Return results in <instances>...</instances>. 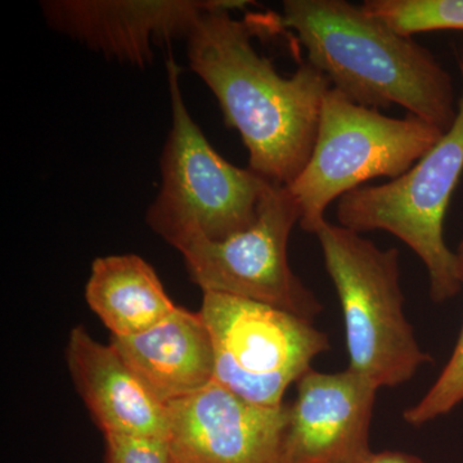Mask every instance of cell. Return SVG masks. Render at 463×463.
Here are the masks:
<instances>
[{"label": "cell", "instance_id": "cell-1", "mask_svg": "<svg viewBox=\"0 0 463 463\" xmlns=\"http://www.w3.org/2000/svg\"><path fill=\"white\" fill-rule=\"evenodd\" d=\"M206 12L187 38L190 69L214 94L228 128L249 152V167L274 184H291L306 167L318 132L327 76L304 62L285 78L252 45L258 23Z\"/></svg>", "mask_w": 463, "mask_h": 463}, {"label": "cell", "instance_id": "cell-2", "mask_svg": "<svg viewBox=\"0 0 463 463\" xmlns=\"http://www.w3.org/2000/svg\"><path fill=\"white\" fill-rule=\"evenodd\" d=\"M279 27L297 33L307 62L356 105H397L448 132L455 123L452 76L428 48L345 0H285Z\"/></svg>", "mask_w": 463, "mask_h": 463}, {"label": "cell", "instance_id": "cell-3", "mask_svg": "<svg viewBox=\"0 0 463 463\" xmlns=\"http://www.w3.org/2000/svg\"><path fill=\"white\" fill-rule=\"evenodd\" d=\"M317 239L341 309L349 365L377 388H395L431 362L405 318L397 249L327 222Z\"/></svg>", "mask_w": 463, "mask_h": 463}, {"label": "cell", "instance_id": "cell-4", "mask_svg": "<svg viewBox=\"0 0 463 463\" xmlns=\"http://www.w3.org/2000/svg\"><path fill=\"white\" fill-rule=\"evenodd\" d=\"M166 72L172 128L160 157V190L146 222L167 243L185 234L223 241L257 222L274 183L215 151L188 112L173 58Z\"/></svg>", "mask_w": 463, "mask_h": 463}, {"label": "cell", "instance_id": "cell-5", "mask_svg": "<svg viewBox=\"0 0 463 463\" xmlns=\"http://www.w3.org/2000/svg\"><path fill=\"white\" fill-rule=\"evenodd\" d=\"M444 132L408 114L390 118L347 99L331 88L323 100L315 148L303 172L288 185L300 209V227L317 234L334 201L376 178L403 175Z\"/></svg>", "mask_w": 463, "mask_h": 463}, {"label": "cell", "instance_id": "cell-6", "mask_svg": "<svg viewBox=\"0 0 463 463\" xmlns=\"http://www.w3.org/2000/svg\"><path fill=\"white\" fill-rule=\"evenodd\" d=\"M462 94L455 123L407 173L377 185H364L341 197L336 216L341 227L355 232L383 231L417 255L429 277L435 303L455 298L463 285L458 258L444 239V221L463 173Z\"/></svg>", "mask_w": 463, "mask_h": 463}, {"label": "cell", "instance_id": "cell-7", "mask_svg": "<svg viewBox=\"0 0 463 463\" xmlns=\"http://www.w3.org/2000/svg\"><path fill=\"white\" fill-rule=\"evenodd\" d=\"M214 346V381L264 407H282L289 386L330 349L313 321L269 304L203 292L200 310Z\"/></svg>", "mask_w": 463, "mask_h": 463}, {"label": "cell", "instance_id": "cell-8", "mask_svg": "<svg viewBox=\"0 0 463 463\" xmlns=\"http://www.w3.org/2000/svg\"><path fill=\"white\" fill-rule=\"evenodd\" d=\"M300 218L288 187L273 184L248 230L223 241L185 234L169 245L181 252L201 291L250 298L313 321L322 303L291 269L288 257L289 234Z\"/></svg>", "mask_w": 463, "mask_h": 463}, {"label": "cell", "instance_id": "cell-9", "mask_svg": "<svg viewBox=\"0 0 463 463\" xmlns=\"http://www.w3.org/2000/svg\"><path fill=\"white\" fill-rule=\"evenodd\" d=\"M166 408L172 463H281L288 405L251 403L213 381Z\"/></svg>", "mask_w": 463, "mask_h": 463}, {"label": "cell", "instance_id": "cell-10", "mask_svg": "<svg viewBox=\"0 0 463 463\" xmlns=\"http://www.w3.org/2000/svg\"><path fill=\"white\" fill-rule=\"evenodd\" d=\"M43 16L56 32L103 56L134 66L154 60L160 42L184 38L206 12L254 5L246 0H47Z\"/></svg>", "mask_w": 463, "mask_h": 463}, {"label": "cell", "instance_id": "cell-11", "mask_svg": "<svg viewBox=\"0 0 463 463\" xmlns=\"http://www.w3.org/2000/svg\"><path fill=\"white\" fill-rule=\"evenodd\" d=\"M288 407L281 463H368L379 388L350 370L307 371Z\"/></svg>", "mask_w": 463, "mask_h": 463}, {"label": "cell", "instance_id": "cell-12", "mask_svg": "<svg viewBox=\"0 0 463 463\" xmlns=\"http://www.w3.org/2000/svg\"><path fill=\"white\" fill-rule=\"evenodd\" d=\"M66 362L75 388L103 435L167 438V408L109 344L83 326L70 331Z\"/></svg>", "mask_w": 463, "mask_h": 463}, {"label": "cell", "instance_id": "cell-13", "mask_svg": "<svg viewBox=\"0 0 463 463\" xmlns=\"http://www.w3.org/2000/svg\"><path fill=\"white\" fill-rule=\"evenodd\" d=\"M109 344L163 403L214 381V346L200 312L176 307L154 327L134 336H111Z\"/></svg>", "mask_w": 463, "mask_h": 463}, {"label": "cell", "instance_id": "cell-14", "mask_svg": "<svg viewBox=\"0 0 463 463\" xmlns=\"http://www.w3.org/2000/svg\"><path fill=\"white\" fill-rule=\"evenodd\" d=\"M85 298L112 337L141 334L178 307L151 264L136 254L96 259L85 286Z\"/></svg>", "mask_w": 463, "mask_h": 463}, {"label": "cell", "instance_id": "cell-15", "mask_svg": "<svg viewBox=\"0 0 463 463\" xmlns=\"http://www.w3.org/2000/svg\"><path fill=\"white\" fill-rule=\"evenodd\" d=\"M362 8L405 36L463 32V0H365Z\"/></svg>", "mask_w": 463, "mask_h": 463}, {"label": "cell", "instance_id": "cell-16", "mask_svg": "<svg viewBox=\"0 0 463 463\" xmlns=\"http://www.w3.org/2000/svg\"><path fill=\"white\" fill-rule=\"evenodd\" d=\"M463 402V325L452 356L439 374L434 385L419 403L407 408L403 420L408 425L419 426L434 421L449 413Z\"/></svg>", "mask_w": 463, "mask_h": 463}, {"label": "cell", "instance_id": "cell-17", "mask_svg": "<svg viewBox=\"0 0 463 463\" xmlns=\"http://www.w3.org/2000/svg\"><path fill=\"white\" fill-rule=\"evenodd\" d=\"M105 463H172L166 440L106 435Z\"/></svg>", "mask_w": 463, "mask_h": 463}, {"label": "cell", "instance_id": "cell-18", "mask_svg": "<svg viewBox=\"0 0 463 463\" xmlns=\"http://www.w3.org/2000/svg\"><path fill=\"white\" fill-rule=\"evenodd\" d=\"M368 463H425L421 458L413 455H408L397 450H383V452L373 453Z\"/></svg>", "mask_w": 463, "mask_h": 463}, {"label": "cell", "instance_id": "cell-19", "mask_svg": "<svg viewBox=\"0 0 463 463\" xmlns=\"http://www.w3.org/2000/svg\"><path fill=\"white\" fill-rule=\"evenodd\" d=\"M456 254H457V258H458L459 276H461V282L463 285V240L461 241V243H459L458 249H457Z\"/></svg>", "mask_w": 463, "mask_h": 463}, {"label": "cell", "instance_id": "cell-20", "mask_svg": "<svg viewBox=\"0 0 463 463\" xmlns=\"http://www.w3.org/2000/svg\"><path fill=\"white\" fill-rule=\"evenodd\" d=\"M458 62H459V65L463 66V48H462V52H461V56H459Z\"/></svg>", "mask_w": 463, "mask_h": 463}]
</instances>
